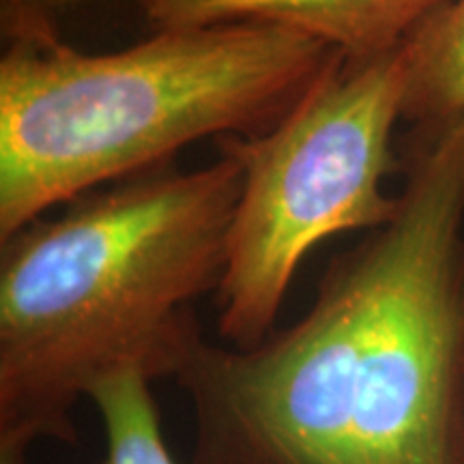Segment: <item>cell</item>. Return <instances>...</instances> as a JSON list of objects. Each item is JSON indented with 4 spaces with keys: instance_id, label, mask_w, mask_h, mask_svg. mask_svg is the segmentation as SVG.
<instances>
[{
    "instance_id": "1",
    "label": "cell",
    "mask_w": 464,
    "mask_h": 464,
    "mask_svg": "<svg viewBox=\"0 0 464 464\" xmlns=\"http://www.w3.org/2000/svg\"><path fill=\"white\" fill-rule=\"evenodd\" d=\"M396 218L254 348L191 344L194 464H464V112L400 147Z\"/></svg>"
},
{
    "instance_id": "2",
    "label": "cell",
    "mask_w": 464,
    "mask_h": 464,
    "mask_svg": "<svg viewBox=\"0 0 464 464\" xmlns=\"http://www.w3.org/2000/svg\"><path fill=\"white\" fill-rule=\"evenodd\" d=\"M243 170L161 166L0 239V464L78 439L73 409L110 374L174 379L200 338L191 304L222 282Z\"/></svg>"
},
{
    "instance_id": "4",
    "label": "cell",
    "mask_w": 464,
    "mask_h": 464,
    "mask_svg": "<svg viewBox=\"0 0 464 464\" xmlns=\"http://www.w3.org/2000/svg\"><path fill=\"white\" fill-rule=\"evenodd\" d=\"M404 89L402 45L370 58L340 52L269 131L218 138L243 170L216 290L226 344L254 348L276 332L290 282L318 243L396 218L400 198L382 179L400 172L392 136Z\"/></svg>"
},
{
    "instance_id": "7",
    "label": "cell",
    "mask_w": 464,
    "mask_h": 464,
    "mask_svg": "<svg viewBox=\"0 0 464 464\" xmlns=\"http://www.w3.org/2000/svg\"><path fill=\"white\" fill-rule=\"evenodd\" d=\"M150 379L136 370L110 374L89 398L100 411L106 437L102 464H177L161 434Z\"/></svg>"
},
{
    "instance_id": "3",
    "label": "cell",
    "mask_w": 464,
    "mask_h": 464,
    "mask_svg": "<svg viewBox=\"0 0 464 464\" xmlns=\"http://www.w3.org/2000/svg\"><path fill=\"white\" fill-rule=\"evenodd\" d=\"M0 26V239L200 138L269 131L340 54L269 24L168 28L108 54L50 20Z\"/></svg>"
},
{
    "instance_id": "5",
    "label": "cell",
    "mask_w": 464,
    "mask_h": 464,
    "mask_svg": "<svg viewBox=\"0 0 464 464\" xmlns=\"http://www.w3.org/2000/svg\"><path fill=\"white\" fill-rule=\"evenodd\" d=\"M155 31L269 24L307 34L351 58L398 50L450 0H133Z\"/></svg>"
},
{
    "instance_id": "6",
    "label": "cell",
    "mask_w": 464,
    "mask_h": 464,
    "mask_svg": "<svg viewBox=\"0 0 464 464\" xmlns=\"http://www.w3.org/2000/svg\"><path fill=\"white\" fill-rule=\"evenodd\" d=\"M409 123L464 112V0H450L402 44Z\"/></svg>"
}]
</instances>
